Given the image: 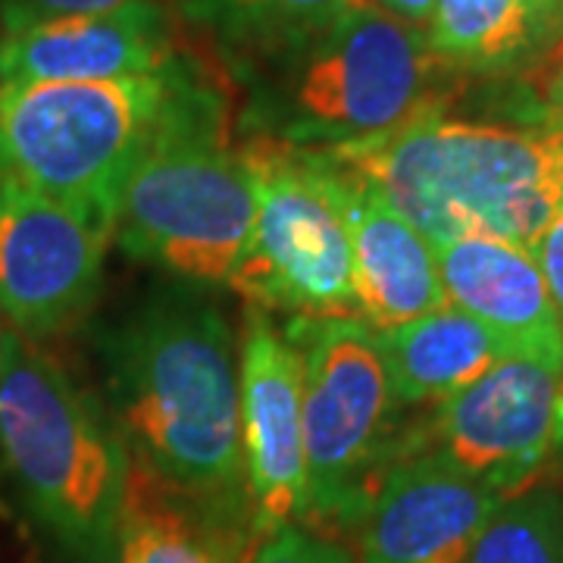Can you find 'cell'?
<instances>
[{
    "label": "cell",
    "mask_w": 563,
    "mask_h": 563,
    "mask_svg": "<svg viewBox=\"0 0 563 563\" xmlns=\"http://www.w3.org/2000/svg\"><path fill=\"white\" fill-rule=\"evenodd\" d=\"M103 404L132 463L235 520H251L239 339L203 285L163 282L98 332ZM257 536V532H254Z\"/></svg>",
    "instance_id": "6da1fadb"
},
{
    "label": "cell",
    "mask_w": 563,
    "mask_h": 563,
    "mask_svg": "<svg viewBox=\"0 0 563 563\" xmlns=\"http://www.w3.org/2000/svg\"><path fill=\"white\" fill-rule=\"evenodd\" d=\"M383 191L429 244L501 239L532 251L563 207V132L426 110L357 147L329 151Z\"/></svg>",
    "instance_id": "7a4b0ae2"
},
{
    "label": "cell",
    "mask_w": 563,
    "mask_h": 563,
    "mask_svg": "<svg viewBox=\"0 0 563 563\" xmlns=\"http://www.w3.org/2000/svg\"><path fill=\"white\" fill-rule=\"evenodd\" d=\"M0 473L60 563H113L132 454L101 395L7 329L0 354Z\"/></svg>",
    "instance_id": "3957f363"
},
{
    "label": "cell",
    "mask_w": 563,
    "mask_h": 563,
    "mask_svg": "<svg viewBox=\"0 0 563 563\" xmlns=\"http://www.w3.org/2000/svg\"><path fill=\"white\" fill-rule=\"evenodd\" d=\"M244 88L239 129L301 151L376 141L448 103L426 29L369 0L320 32L232 69Z\"/></svg>",
    "instance_id": "277c9868"
},
{
    "label": "cell",
    "mask_w": 563,
    "mask_h": 563,
    "mask_svg": "<svg viewBox=\"0 0 563 563\" xmlns=\"http://www.w3.org/2000/svg\"><path fill=\"white\" fill-rule=\"evenodd\" d=\"M257 195L229 101L195 63L113 207L129 261L188 285H229L254 232Z\"/></svg>",
    "instance_id": "5b68a950"
},
{
    "label": "cell",
    "mask_w": 563,
    "mask_h": 563,
    "mask_svg": "<svg viewBox=\"0 0 563 563\" xmlns=\"http://www.w3.org/2000/svg\"><path fill=\"white\" fill-rule=\"evenodd\" d=\"M195 60L103 81H0V179L76 203L113 225L132 166Z\"/></svg>",
    "instance_id": "8992f818"
},
{
    "label": "cell",
    "mask_w": 563,
    "mask_h": 563,
    "mask_svg": "<svg viewBox=\"0 0 563 563\" xmlns=\"http://www.w3.org/2000/svg\"><path fill=\"white\" fill-rule=\"evenodd\" d=\"M285 335L301 354L307 520L354 529L388 466L410 454L376 329L320 317L288 320Z\"/></svg>",
    "instance_id": "52a82bcc"
},
{
    "label": "cell",
    "mask_w": 563,
    "mask_h": 563,
    "mask_svg": "<svg viewBox=\"0 0 563 563\" xmlns=\"http://www.w3.org/2000/svg\"><path fill=\"white\" fill-rule=\"evenodd\" d=\"M254 176V232L229 288L288 320L357 317L351 244L310 151L266 139L242 144Z\"/></svg>",
    "instance_id": "ba28073f"
},
{
    "label": "cell",
    "mask_w": 563,
    "mask_h": 563,
    "mask_svg": "<svg viewBox=\"0 0 563 563\" xmlns=\"http://www.w3.org/2000/svg\"><path fill=\"white\" fill-rule=\"evenodd\" d=\"M435 451L501 495L563 479V366L504 357L483 379L429 407L410 451Z\"/></svg>",
    "instance_id": "9c48e42d"
},
{
    "label": "cell",
    "mask_w": 563,
    "mask_h": 563,
    "mask_svg": "<svg viewBox=\"0 0 563 563\" xmlns=\"http://www.w3.org/2000/svg\"><path fill=\"white\" fill-rule=\"evenodd\" d=\"M110 242V220L0 179V317L35 344L85 320Z\"/></svg>",
    "instance_id": "30bf717a"
},
{
    "label": "cell",
    "mask_w": 563,
    "mask_h": 563,
    "mask_svg": "<svg viewBox=\"0 0 563 563\" xmlns=\"http://www.w3.org/2000/svg\"><path fill=\"white\" fill-rule=\"evenodd\" d=\"M239 366L244 485L261 542L276 529L307 523L301 354L266 310L251 307Z\"/></svg>",
    "instance_id": "8fae6325"
},
{
    "label": "cell",
    "mask_w": 563,
    "mask_h": 563,
    "mask_svg": "<svg viewBox=\"0 0 563 563\" xmlns=\"http://www.w3.org/2000/svg\"><path fill=\"white\" fill-rule=\"evenodd\" d=\"M501 498L442 454L410 451L388 466L354 526L361 563H463Z\"/></svg>",
    "instance_id": "7c38bea8"
},
{
    "label": "cell",
    "mask_w": 563,
    "mask_h": 563,
    "mask_svg": "<svg viewBox=\"0 0 563 563\" xmlns=\"http://www.w3.org/2000/svg\"><path fill=\"white\" fill-rule=\"evenodd\" d=\"M310 154L317 157L322 185L347 232L357 317L379 332L444 307L448 298L435 247L426 242V235L385 201L379 188L329 151Z\"/></svg>",
    "instance_id": "4fadbf2b"
},
{
    "label": "cell",
    "mask_w": 563,
    "mask_h": 563,
    "mask_svg": "<svg viewBox=\"0 0 563 563\" xmlns=\"http://www.w3.org/2000/svg\"><path fill=\"white\" fill-rule=\"evenodd\" d=\"M173 20L161 0L57 16L0 35V81H103L154 73L173 60Z\"/></svg>",
    "instance_id": "5bb4252c"
},
{
    "label": "cell",
    "mask_w": 563,
    "mask_h": 563,
    "mask_svg": "<svg viewBox=\"0 0 563 563\" xmlns=\"http://www.w3.org/2000/svg\"><path fill=\"white\" fill-rule=\"evenodd\" d=\"M444 298L492 329L514 357L563 366L558 303L532 251L501 239L432 244Z\"/></svg>",
    "instance_id": "9a60e30c"
},
{
    "label": "cell",
    "mask_w": 563,
    "mask_h": 563,
    "mask_svg": "<svg viewBox=\"0 0 563 563\" xmlns=\"http://www.w3.org/2000/svg\"><path fill=\"white\" fill-rule=\"evenodd\" d=\"M376 344L395 401L426 410L483 379L504 357H514L492 329L451 303L401 325L379 329Z\"/></svg>",
    "instance_id": "2e32d148"
},
{
    "label": "cell",
    "mask_w": 563,
    "mask_h": 563,
    "mask_svg": "<svg viewBox=\"0 0 563 563\" xmlns=\"http://www.w3.org/2000/svg\"><path fill=\"white\" fill-rule=\"evenodd\" d=\"M254 544L247 520L191 501L132 463L113 563H244Z\"/></svg>",
    "instance_id": "e0dca14e"
},
{
    "label": "cell",
    "mask_w": 563,
    "mask_h": 563,
    "mask_svg": "<svg viewBox=\"0 0 563 563\" xmlns=\"http://www.w3.org/2000/svg\"><path fill=\"white\" fill-rule=\"evenodd\" d=\"M561 29L544 0H435L426 38L451 73L504 76L529 69Z\"/></svg>",
    "instance_id": "ac0fdd59"
},
{
    "label": "cell",
    "mask_w": 563,
    "mask_h": 563,
    "mask_svg": "<svg viewBox=\"0 0 563 563\" xmlns=\"http://www.w3.org/2000/svg\"><path fill=\"white\" fill-rule=\"evenodd\" d=\"M361 3L366 0H176V10L235 69L320 32Z\"/></svg>",
    "instance_id": "d6986e66"
},
{
    "label": "cell",
    "mask_w": 563,
    "mask_h": 563,
    "mask_svg": "<svg viewBox=\"0 0 563 563\" xmlns=\"http://www.w3.org/2000/svg\"><path fill=\"white\" fill-rule=\"evenodd\" d=\"M463 563H563V479L501 498Z\"/></svg>",
    "instance_id": "ffe728a7"
},
{
    "label": "cell",
    "mask_w": 563,
    "mask_h": 563,
    "mask_svg": "<svg viewBox=\"0 0 563 563\" xmlns=\"http://www.w3.org/2000/svg\"><path fill=\"white\" fill-rule=\"evenodd\" d=\"M244 563H354L342 544L307 526H285L251 548Z\"/></svg>",
    "instance_id": "44dd1931"
},
{
    "label": "cell",
    "mask_w": 563,
    "mask_h": 563,
    "mask_svg": "<svg viewBox=\"0 0 563 563\" xmlns=\"http://www.w3.org/2000/svg\"><path fill=\"white\" fill-rule=\"evenodd\" d=\"M526 73H529V85H526L529 125L563 132V29Z\"/></svg>",
    "instance_id": "7402d4cb"
},
{
    "label": "cell",
    "mask_w": 563,
    "mask_h": 563,
    "mask_svg": "<svg viewBox=\"0 0 563 563\" xmlns=\"http://www.w3.org/2000/svg\"><path fill=\"white\" fill-rule=\"evenodd\" d=\"M122 3H132V0H0V20H3V32H7V29H20L29 22L103 13V10H117Z\"/></svg>",
    "instance_id": "603a6c76"
},
{
    "label": "cell",
    "mask_w": 563,
    "mask_h": 563,
    "mask_svg": "<svg viewBox=\"0 0 563 563\" xmlns=\"http://www.w3.org/2000/svg\"><path fill=\"white\" fill-rule=\"evenodd\" d=\"M532 257L539 261L544 273V282L551 288V298L558 303L563 325V207L558 210V217L551 220V225L542 232V239L532 247Z\"/></svg>",
    "instance_id": "cb8c5ba5"
},
{
    "label": "cell",
    "mask_w": 563,
    "mask_h": 563,
    "mask_svg": "<svg viewBox=\"0 0 563 563\" xmlns=\"http://www.w3.org/2000/svg\"><path fill=\"white\" fill-rule=\"evenodd\" d=\"M369 3L385 10L388 16L410 22V25H420V29H426V22L435 10V0H369Z\"/></svg>",
    "instance_id": "d4e9b609"
},
{
    "label": "cell",
    "mask_w": 563,
    "mask_h": 563,
    "mask_svg": "<svg viewBox=\"0 0 563 563\" xmlns=\"http://www.w3.org/2000/svg\"><path fill=\"white\" fill-rule=\"evenodd\" d=\"M544 3H548V7H551V10H554V13L563 20V0H544Z\"/></svg>",
    "instance_id": "484cf974"
},
{
    "label": "cell",
    "mask_w": 563,
    "mask_h": 563,
    "mask_svg": "<svg viewBox=\"0 0 563 563\" xmlns=\"http://www.w3.org/2000/svg\"><path fill=\"white\" fill-rule=\"evenodd\" d=\"M3 342H7V329L0 325V354H3Z\"/></svg>",
    "instance_id": "4316f807"
}]
</instances>
